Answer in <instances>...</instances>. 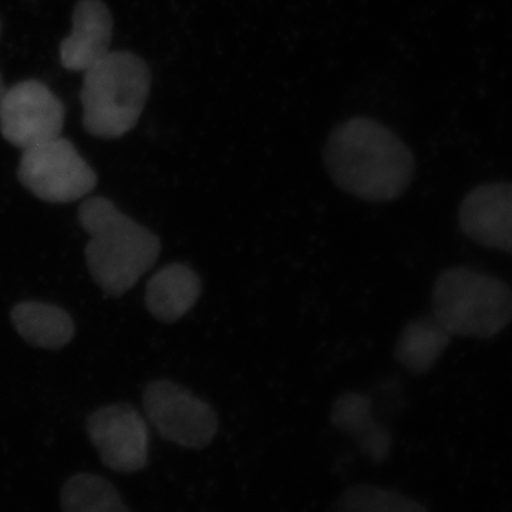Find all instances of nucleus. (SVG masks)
Returning <instances> with one entry per match:
<instances>
[{
    "mask_svg": "<svg viewBox=\"0 0 512 512\" xmlns=\"http://www.w3.org/2000/svg\"><path fill=\"white\" fill-rule=\"evenodd\" d=\"M323 164L333 183L367 202H390L409 190L416 174L412 150L379 120L353 116L332 128Z\"/></svg>",
    "mask_w": 512,
    "mask_h": 512,
    "instance_id": "nucleus-1",
    "label": "nucleus"
},
{
    "mask_svg": "<svg viewBox=\"0 0 512 512\" xmlns=\"http://www.w3.org/2000/svg\"><path fill=\"white\" fill-rule=\"evenodd\" d=\"M79 221L90 235L87 265L96 284L111 296H121L137 284L160 255V239L121 214L104 197L84 201Z\"/></svg>",
    "mask_w": 512,
    "mask_h": 512,
    "instance_id": "nucleus-2",
    "label": "nucleus"
},
{
    "mask_svg": "<svg viewBox=\"0 0 512 512\" xmlns=\"http://www.w3.org/2000/svg\"><path fill=\"white\" fill-rule=\"evenodd\" d=\"M151 90V70L131 52H110L84 72L80 99L83 127L100 138H120L133 130Z\"/></svg>",
    "mask_w": 512,
    "mask_h": 512,
    "instance_id": "nucleus-3",
    "label": "nucleus"
},
{
    "mask_svg": "<svg viewBox=\"0 0 512 512\" xmlns=\"http://www.w3.org/2000/svg\"><path fill=\"white\" fill-rule=\"evenodd\" d=\"M433 316L451 336L491 339L512 322V288L467 266L444 269L433 293Z\"/></svg>",
    "mask_w": 512,
    "mask_h": 512,
    "instance_id": "nucleus-4",
    "label": "nucleus"
},
{
    "mask_svg": "<svg viewBox=\"0 0 512 512\" xmlns=\"http://www.w3.org/2000/svg\"><path fill=\"white\" fill-rule=\"evenodd\" d=\"M18 175L23 187L53 204L80 200L97 185L93 168L63 137L23 150Z\"/></svg>",
    "mask_w": 512,
    "mask_h": 512,
    "instance_id": "nucleus-5",
    "label": "nucleus"
},
{
    "mask_svg": "<svg viewBox=\"0 0 512 512\" xmlns=\"http://www.w3.org/2000/svg\"><path fill=\"white\" fill-rule=\"evenodd\" d=\"M143 404L154 429L177 446L202 450L210 446L220 430L214 407L170 380L148 384Z\"/></svg>",
    "mask_w": 512,
    "mask_h": 512,
    "instance_id": "nucleus-6",
    "label": "nucleus"
},
{
    "mask_svg": "<svg viewBox=\"0 0 512 512\" xmlns=\"http://www.w3.org/2000/svg\"><path fill=\"white\" fill-rule=\"evenodd\" d=\"M64 117L62 101L37 80L16 84L0 99V133L20 150L60 137Z\"/></svg>",
    "mask_w": 512,
    "mask_h": 512,
    "instance_id": "nucleus-7",
    "label": "nucleus"
},
{
    "mask_svg": "<svg viewBox=\"0 0 512 512\" xmlns=\"http://www.w3.org/2000/svg\"><path fill=\"white\" fill-rule=\"evenodd\" d=\"M87 434L110 470L131 474L147 466L150 431L147 421L130 404L101 407L87 420Z\"/></svg>",
    "mask_w": 512,
    "mask_h": 512,
    "instance_id": "nucleus-8",
    "label": "nucleus"
},
{
    "mask_svg": "<svg viewBox=\"0 0 512 512\" xmlns=\"http://www.w3.org/2000/svg\"><path fill=\"white\" fill-rule=\"evenodd\" d=\"M458 224L477 244L512 254V183L481 184L468 192Z\"/></svg>",
    "mask_w": 512,
    "mask_h": 512,
    "instance_id": "nucleus-9",
    "label": "nucleus"
},
{
    "mask_svg": "<svg viewBox=\"0 0 512 512\" xmlns=\"http://www.w3.org/2000/svg\"><path fill=\"white\" fill-rule=\"evenodd\" d=\"M72 33L60 43V63L70 72H87L111 52L113 16L101 0H79Z\"/></svg>",
    "mask_w": 512,
    "mask_h": 512,
    "instance_id": "nucleus-10",
    "label": "nucleus"
},
{
    "mask_svg": "<svg viewBox=\"0 0 512 512\" xmlns=\"http://www.w3.org/2000/svg\"><path fill=\"white\" fill-rule=\"evenodd\" d=\"M201 292V278L191 266L167 265L148 282L147 308L161 322H177L194 308Z\"/></svg>",
    "mask_w": 512,
    "mask_h": 512,
    "instance_id": "nucleus-11",
    "label": "nucleus"
},
{
    "mask_svg": "<svg viewBox=\"0 0 512 512\" xmlns=\"http://www.w3.org/2000/svg\"><path fill=\"white\" fill-rule=\"evenodd\" d=\"M453 336L431 316L407 323L394 348V357L413 375H426L446 352Z\"/></svg>",
    "mask_w": 512,
    "mask_h": 512,
    "instance_id": "nucleus-12",
    "label": "nucleus"
},
{
    "mask_svg": "<svg viewBox=\"0 0 512 512\" xmlns=\"http://www.w3.org/2000/svg\"><path fill=\"white\" fill-rule=\"evenodd\" d=\"M12 322L19 335L37 348L60 349L74 336L72 318L49 303H19L12 311Z\"/></svg>",
    "mask_w": 512,
    "mask_h": 512,
    "instance_id": "nucleus-13",
    "label": "nucleus"
},
{
    "mask_svg": "<svg viewBox=\"0 0 512 512\" xmlns=\"http://www.w3.org/2000/svg\"><path fill=\"white\" fill-rule=\"evenodd\" d=\"M62 512H133L107 478L94 473L74 474L60 490Z\"/></svg>",
    "mask_w": 512,
    "mask_h": 512,
    "instance_id": "nucleus-14",
    "label": "nucleus"
},
{
    "mask_svg": "<svg viewBox=\"0 0 512 512\" xmlns=\"http://www.w3.org/2000/svg\"><path fill=\"white\" fill-rule=\"evenodd\" d=\"M365 397L357 396V410L355 396L340 397L333 409L332 420L340 430L349 431L359 441V446L365 451L367 457L372 458L375 463H382L384 458L389 456L390 437L386 431L380 430L369 420Z\"/></svg>",
    "mask_w": 512,
    "mask_h": 512,
    "instance_id": "nucleus-15",
    "label": "nucleus"
},
{
    "mask_svg": "<svg viewBox=\"0 0 512 512\" xmlns=\"http://www.w3.org/2000/svg\"><path fill=\"white\" fill-rule=\"evenodd\" d=\"M338 512H430L426 505L409 495L382 487L362 483L349 485L336 501Z\"/></svg>",
    "mask_w": 512,
    "mask_h": 512,
    "instance_id": "nucleus-16",
    "label": "nucleus"
},
{
    "mask_svg": "<svg viewBox=\"0 0 512 512\" xmlns=\"http://www.w3.org/2000/svg\"><path fill=\"white\" fill-rule=\"evenodd\" d=\"M6 92L5 83H3L2 73H0V99H2L3 94Z\"/></svg>",
    "mask_w": 512,
    "mask_h": 512,
    "instance_id": "nucleus-17",
    "label": "nucleus"
}]
</instances>
